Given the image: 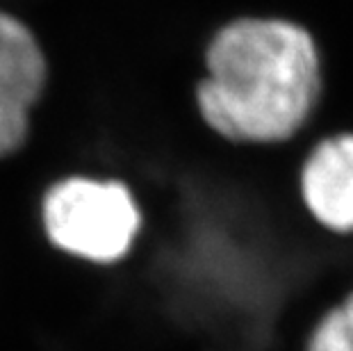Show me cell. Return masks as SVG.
Here are the masks:
<instances>
[{
  "mask_svg": "<svg viewBox=\"0 0 353 351\" xmlns=\"http://www.w3.org/2000/svg\"><path fill=\"white\" fill-rule=\"evenodd\" d=\"M301 197L314 219L333 233H353V135L328 137L307 155Z\"/></svg>",
  "mask_w": 353,
  "mask_h": 351,
  "instance_id": "277c9868",
  "label": "cell"
},
{
  "mask_svg": "<svg viewBox=\"0 0 353 351\" xmlns=\"http://www.w3.org/2000/svg\"><path fill=\"white\" fill-rule=\"evenodd\" d=\"M305 351H353V292L319 319Z\"/></svg>",
  "mask_w": 353,
  "mask_h": 351,
  "instance_id": "5b68a950",
  "label": "cell"
},
{
  "mask_svg": "<svg viewBox=\"0 0 353 351\" xmlns=\"http://www.w3.org/2000/svg\"><path fill=\"white\" fill-rule=\"evenodd\" d=\"M48 240L71 256L110 265L130 251L141 228L137 201L123 183L66 178L41 205Z\"/></svg>",
  "mask_w": 353,
  "mask_h": 351,
  "instance_id": "7a4b0ae2",
  "label": "cell"
},
{
  "mask_svg": "<svg viewBox=\"0 0 353 351\" xmlns=\"http://www.w3.org/2000/svg\"><path fill=\"white\" fill-rule=\"evenodd\" d=\"M46 76L37 37L12 14L0 12V158L26 141L30 112L41 99Z\"/></svg>",
  "mask_w": 353,
  "mask_h": 351,
  "instance_id": "3957f363",
  "label": "cell"
},
{
  "mask_svg": "<svg viewBox=\"0 0 353 351\" xmlns=\"http://www.w3.org/2000/svg\"><path fill=\"white\" fill-rule=\"evenodd\" d=\"M321 96V59L312 34L288 19L244 17L205 48L199 112L216 135L242 144L294 137Z\"/></svg>",
  "mask_w": 353,
  "mask_h": 351,
  "instance_id": "6da1fadb",
  "label": "cell"
}]
</instances>
